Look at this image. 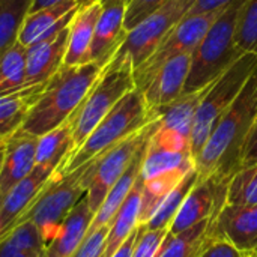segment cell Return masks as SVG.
<instances>
[{
	"instance_id": "obj_1",
	"label": "cell",
	"mask_w": 257,
	"mask_h": 257,
	"mask_svg": "<svg viewBox=\"0 0 257 257\" xmlns=\"http://www.w3.org/2000/svg\"><path fill=\"white\" fill-rule=\"evenodd\" d=\"M256 89L257 69L196 157L199 179L232 178L241 169V154L257 114Z\"/></svg>"
},
{
	"instance_id": "obj_2",
	"label": "cell",
	"mask_w": 257,
	"mask_h": 257,
	"mask_svg": "<svg viewBox=\"0 0 257 257\" xmlns=\"http://www.w3.org/2000/svg\"><path fill=\"white\" fill-rule=\"evenodd\" d=\"M105 66L89 62L75 66H62L47 83L32 107L23 130L41 137L66 122L84 101Z\"/></svg>"
},
{
	"instance_id": "obj_3",
	"label": "cell",
	"mask_w": 257,
	"mask_h": 257,
	"mask_svg": "<svg viewBox=\"0 0 257 257\" xmlns=\"http://www.w3.org/2000/svg\"><path fill=\"white\" fill-rule=\"evenodd\" d=\"M157 119L158 116L149 110L143 93L139 89L131 90L110 110V113L89 134L84 143L69 155L56 172L60 176H66L87 166L113 146L142 131Z\"/></svg>"
},
{
	"instance_id": "obj_4",
	"label": "cell",
	"mask_w": 257,
	"mask_h": 257,
	"mask_svg": "<svg viewBox=\"0 0 257 257\" xmlns=\"http://www.w3.org/2000/svg\"><path fill=\"white\" fill-rule=\"evenodd\" d=\"M244 2L245 0H233L227 5L193 51L191 69L184 93L200 90L212 84L242 56L235 42V30Z\"/></svg>"
},
{
	"instance_id": "obj_5",
	"label": "cell",
	"mask_w": 257,
	"mask_h": 257,
	"mask_svg": "<svg viewBox=\"0 0 257 257\" xmlns=\"http://www.w3.org/2000/svg\"><path fill=\"white\" fill-rule=\"evenodd\" d=\"M134 89L133 65L126 60H110L84 101L69 117L74 148L72 154L84 143L89 134L110 113V110Z\"/></svg>"
},
{
	"instance_id": "obj_6",
	"label": "cell",
	"mask_w": 257,
	"mask_h": 257,
	"mask_svg": "<svg viewBox=\"0 0 257 257\" xmlns=\"http://www.w3.org/2000/svg\"><path fill=\"white\" fill-rule=\"evenodd\" d=\"M256 69L257 56L245 53L211 84L209 90L206 92L197 108L193 123L190 148L194 160L208 137L211 136L212 130L218 123V120L233 105V102L241 95L242 89L245 87L247 81Z\"/></svg>"
},
{
	"instance_id": "obj_7",
	"label": "cell",
	"mask_w": 257,
	"mask_h": 257,
	"mask_svg": "<svg viewBox=\"0 0 257 257\" xmlns=\"http://www.w3.org/2000/svg\"><path fill=\"white\" fill-rule=\"evenodd\" d=\"M84 194L86 190L81 185V169L66 176H60L54 172L47 187L38 196L30 209L21 217L17 226L27 221L33 223L45 247H48L59 235L68 215Z\"/></svg>"
},
{
	"instance_id": "obj_8",
	"label": "cell",
	"mask_w": 257,
	"mask_h": 257,
	"mask_svg": "<svg viewBox=\"0 0 257 257\" xmlns=\"http://www.w3.org/2000/svg\"><path fill=\"white\" fill-rule=\"evenodd\" d=\"M158 119L154 120L142 131L122 140L110 151L81 167V185L86 190L89 206L93 214L99 209L108 191L126 172L137 154L148 145L158 126Z\"/></svg>"
},
{
	"instance_id": "obj_9",
	"label": "cell",
	"mask_w": 257,
	"mask_h": 257,
	"mask_svg": "<svg viewBox=\"0 0 257 257\" xmlns=\"http://www.w3.org/2000/svg\"><path fill=\"white\" fill-rule=\"evenodd\" d=\"M223 9L205 14H187L184 18H181L166 33L155 53L145 63L134 69L136 89L143 90L160 66L169 59L182 53H193Z\"/></svg>"
},
{
	"instance_id": "obj_10",
	"label": "cell",
	"mask_w": 257,
	"mask_h": 257,
	"mask_svg": "<svg viewBox=\"0 0 257 257\" xmlns=\"http://www.w3.org/2000/svg\"><path fill=\"white\" fill-rule=\"evenodd\" d=\"M187 12L188 9L179 0H172L131 29L111 60H126L134 69L139 68L155 53L166 33L184 18Z\"/></svg>"
},
{
	"instance_id": "obj_11",
	"label": "cell",
	"mask_w": 257,
	"mask_h": 257,
	"mask_svg": "<svg viewBox=\"0 0 257 257\" xmlns=\"http://www.w3.org/2000/svg\"><path fill=\"white\" fill-rule=\"evenodd\" d=\"M230 178L211 176L199 179L191 191L187 194L178 214L175 215L169 233L178 235L200 221L212 217L220 208L226 205V191Z\"/></svg>"
},
{
	"instance_id": "obj_12",
	"label": "cell",
	"mask_w": 257,
	"mask_h": 257,
	"mask_svg": "<svg viewBox=\"0 0 257 257\" xmlns=\"http://www.w3.org/2000/svg\"><path fill=\"white\" fill-rule=\"evenodd\" d=\"M101 14L95 27L93 39L87 54V63L96 62L105 66L117 53L126 38L125 12L126 0H99Z\"/></svg>"
},
{
	"instance_id": "obj_13",
	"label": "cell",
	"mask_w": 257,
	"mask_h": 257,
	"mask_svg": "<svg viewBox=\"0 0 257 257\" xmlns=\"http://www.w3.org/2000/svg\"><path fill=\"white\" fill-rule=\"evenodd\" d=\"M191 57L193 53H182L169 59L154 74L146 87L140 90L151 111L157 114L160 108L172 104L184 93L191 69Z\"/></svg>"
},
{
	"instance_id": "obj_14",
	"label": "cell",
	"mask_w": 257,
	"mask_h": 257,
	"mask_svg": "<svg viewBox=\"0 0 257 257\" xmlns=\"http://www.w3.org/2000/svg\"><path fill=\"white\" fill-rule=\"evenodd\" d=\"M54 172L56 170L35 166L27 178L0 197V241L14 230L21 217L30 209Z\"/></svg>"
},
{
	"instance_id": "obj_15",
	"label": "cell",
	"mask_w": 257,
	"mask_h": 257,
	"mask_svg": "<svg viewBox=\"0 0 257 257\" xmlns=\"http://www.w3.org/2000/svg\"><path fill=\"white\" fill-rule=\"evenodd\" d=\"M68 38L69 26L26 47V87L48 81L63 66Z\"/></svg>"
},
{
	"instance_id": "obj_16",
	"label": "cell",
	"mask_w": 257,
	"mask_h": 257,
	"mask_svg": "<svg viewBox=\"0 0 257 257\" xmlns=\"http://www.w3.org/2000/svg\"><path fill=\"white\" fill-rule=\"evenodd\" d=\"M214 236L238 250L257 256V206L224 205L214 226Z\"/></svg>"
},
{
	"instance_id": "obj_17",
	"label": "cell",
	"mask_w": 257,
	"mask_h": 257,
	"mask_svg": "<svg viewBox=\"0 0 257 257\" xmlns=\"http://www.w3.org/2000/svg\"><path fill=\"white\" fill-rule=\"evenodd\" d=\"M38 140L39 137L20 128L5 142L0 169V197L33 172Z\"/></svg>"
},
{
	"instance_id": "obj_18",
	"label": "cell",
	"mask_w": 257,
	"mask_h": 257,
	"mask_svg": "<svg viewBox=\"0 0 257 257\" xmlns=\"http://www.w3.org/2000/svg\"><path fill=\"white\" fill-rule=\"evenodd\" d=\"M78 8V0H65L51 8L29 12L20 29L18 42L24 47H30L32 44L65 29L71 24Z\"/></svg>"
},
{
	"instance_id": "obj_19",
	"label": "cell",
	"mask_w": 257,
	"mask_h": 257,
	"mask_svg": "<svg viewBox=\"0 0 257 257\" xmlns=\"http://www.w3.org/2000/svg\"><path fill=\"white\" fill-rule=\"evenodd\" d=\"M102 6L99 0H95L86 6L78 8L77 14L74 15L69 24L68 48L63 60L65 66L87 63V54L90 50V44L93 39V33Z\"/></svg>"
},
{
	"instance_id": "obj_20",
	"label": "cell",
	"mask_w": 257,
	"mask_h": 257,
	"mask_svg": "<svg viewBox=\"0 0 257 257\" xmlns=\"http://www.w3.org/2000/svg\"><path fill=\"white\" fill-rule=\"evenodd\" d=\"M93 211L89 206L87 194H84L68 215L62 230L47 247L44 257H71L84 241L93 220Z\"/></svg>"
},
{
	"instance_id": "obj_21",
	"label": "cell",
	"mask_w": 257,
	"mask_h": 257,
	"mask_svg": "<svg viewBox=\"0 0 257 257\" xmlns=\"http://www.w3.org/2000/svg\"><path fill=\"white\" fill-rule=\"evenodd\" d=\"M45 83L27 86L11 93H0V143L6 142L23 126L32 107L39 99Z\"/></svg>"
},
{
	"instance_id": "obj_22",
	"label": "cell",
	"mask_w": 257,
	"mask_h": 257,
	"mask_svg": "<svg viewBox=\"0 0 257 257\" xmlns=\"http://www.w3.org/2000/svg\"><path fill=\"white\" fill-rule=\"evenodd\" d=\"M142 193L143 182L139 176L134 188L128 194L126 200L114 215L111 224L108 226V235L105 241V250L102 257H111L114 251L125 242V239L140 226L142 214Z\"/></svg>"
},
{
	"instance_id": "obj_23",
	"label": "cell",
	"mask_w": 257,
	"mask_h": 257,
	"mask_svg": "<svg viewBox=\"0 0 257 257\" xmlns=\"http://www.w3.org/2000/svg\"><path fill=\"white\" fill-rule=\"evenodd\" d=\"M220 209L212 217L178 235L167 233L157 257H199L214 236L215 218Z\"/></svg>"
},
{
	"instance_id": "obj_24",
	"label": "cell",
	"mask_w": 257,
	"mask_h": 257,
	"mask_svg": "<svg viewBox=\"0 0 257 257\" xmlns=\"http://www.w3.org/2000/svg\"><path fill=\"white\" fill-rule=\"evenodd\" d=\"M209 87H211V84L200 90L182 93L172 104L160 108L157 111L158 119H160V128L176 133L190 140L197 108H199L202 99L205 98L206 92L209 90Z\"/></svg>"
},
{
	"instance_id": "obj_25",
	"label": "cell",
	"mask_w": 257,
	"mask_h": 257,
	"mask_svg": "<svg viewBox=\"0 0 257 257\" xmlns=\"http://www.w3.org/2000/svg\"><path fill=\"white\" fill-rule=\"evenodd\" d=\"M151 140V139H149ZM149 143V142H148ZM148 145L137 154V157L133 160L131 166L126 169V172L120 176V179L114 184V187L108 191V194L105 196L104 202L101 203L99 209L95 212L92 224L89 227V232L96 230L99 227H105L110 226L114 215L117 214V211L120 209V206L123 205V202L126 200L128 194L131 193V190L134 188L139 176H140V169H142V161H143V155L146 152Z\"/></svg>"
},
{
	"instance_id": "obj_26",
	"label": "cell",
	"mask_w": 257,
	"mask_h": 257,
	"mask_svg": "<svg viewBox=\"0 0 257 257\" xmlns=\"http://www.w3.org/2000/svg\"><path fill=\"white\" fill-rule=\"evenodd\" d=\"M158 128V126H157ZM194 158L191 151H175L170 148H164L161 145L149 140L146 152L143 155L140 178L142 181L152 179L155 176H161L166 173H172L176 170L194 169Z\"/></svg>"
},
{
	"instance_id": "obj_27",
	"label": "cell",
	"mask_w": 257,
	"mask_h": 257,
	"mask_svg": "<svg viewBox=\"0 0 257 257\" xmlns=\"http://www.w3.org/2000/svg\"><path fill=\"white\" fill-rule=\"evenodd\" d=\"M72 133L69 119L38 140L35 166L57 170V167L72 154Z\"/></svg>"
},
{
	"instance_id": "obj_28",
	"label": "cell",
	"mask_w": 257,
	"mask_h": 257,
	"mask_svg": "<svg viewBox=\"0 0 257 257\" xmlns=\"http://www.w3.org/2000/svg\"><path fill=\"white\" fill-rule=\"evenodd\" d=\"M199 181V173L194 169L193 172H190L187 175V178L176 185L155 208V211L152 212V215L149 217V220L145 223V226L148 229H169L175 215L178 214L181 205L184 203L187 194L191 191V188L196 185V182Z\"/></svg>"
},
{
	"instance_id": "obj_29",
	"label": "cell",
	"mask_w": 257,
	"mask_h": 257,
	"mask_svg": "<svg viewBox=\"0 0 257 257\" xmlns=\"http://www.w3.org/2000/svg\"><path fill=\"white\" fill-rule=\"evenodd\" d=\"M32 0H0V60L18 42Z\"/></svg>"
},
{
	"instance_id": "obj_30",
	"label": "cell",
	"mask_w": 257,
	"mask_h": 257,
	"mask_svg": "<svg viewBox=\"0 0 257 257\" xmlns=\"http://www.w3.org/2000/svg\"><path fill=\"white\" fill-rule=\"evenodd\" d=\"M26 83V47L17 42L0 60V93L17 92Z\"/></svg>"
},
{
	"instance_id": "obj_31",
	"label": "cell",
	"mask_w": 257,
	"mask_h": 257,
	"mask_svg": "<svg viewBox=\"0 0 257 257\" xmlns=\"http://www.w3.org/2000/svg\"><path fill=\"white\" fill-rule=\"evenodd\" d=\"M226 203L233 206H257V163L238 170L230 178Z\"/></svg>"
},
{
	"instance_id": "obj_32",
	"label": "cell",
	"mask_w": 257,
	"mask_h": 257,
	"mask_svg": "<svg viewBox=\"0 0 257 257\" xmlns=\"http://www.w3.org/2000/svg\"><path fill=\"white\" fill-rule=\"evenodd\" d=\"M235 42L238 50L257 56V0H245L236 23Z\"/></svg>"
},
{
	"instance_id": "obj_33",
	"label": "cell",
	"mask_w": 257,
	"mask_h": 257,
	"mask_svg": "<svg viewBox=\"0 0 257 257\" xmlns=\"http://www.w3.org/2000/svg\"><path fill=\"white\" fill-rule=\"evenodd\" d=\"M2 241L9 242L15 248L35 254V256L44 257L45 256V244L33 223H21L18 224L11 233H8Z\"/></svg>"
},
{
	"instance_id": "obj_34",
	"label": "cell",
	"mask_w": 257,
	"mask_h": 257,
	"mask_svg": "<svg viewBox=\"0 0 257 257\" xmlns=\"http://www.w3.org/2000/svg\"><path fill=\"white\" fill-rule=\"evenodd\" d=\"M167 233L169 229H148L145 224H140L133 257H157Z\"/></svg>"
},
{
	"instance_id": "obj_35",
	"label": "cell",
	"mask_w": 257,
	"mask_h": 257,
	"mask_svg": "<svg viewBox=\"0 0 257 257\" xmlns=\"http://www.w3.org/2000/svg\"><path fill=\"white\" fill-rule=\"evenodd\" d=\"M172 0H131L126 5L125 12V29L130 32L137 24H140L143 20L160 11L163 6L170 3Z\"/></svg>"
},
{
	"instance_id": "obj_36",
	"label": "cell",
	"mask_w": 257,
	"mask_h": 257,
	"mask_svg": "<svg viewBox=\"0 0 257 257\" xmlns=\"http://www.w3.org/2000/svg\"><path fill=\"white\" fill-rule=\"evenodd\" d=\"M107 235H108V226L87 232L84 241L71 257H102L105 250Z\"/></svg>"
},
{
	"instance_id": "obj_37",
	"label": "cell",
	"mask_w": 257,
	"mask_h": 257,
	"mask_svg": "<svg viewBox=\"0 0 257 257\" xmlns=\"http://www.w3.org/2000/svg\"><path fill=\"white\" fill-rule=\"evenodd\" d=\"M199 257H253V254L244 253L238 250L235 245H232L230 242L212 236V239L205 247V250L199 254Z\"/></svg>"
},
{
	"instance_id": "obj_38",
	"label": "cell",
	"mask_w": 257,
	"mask_h": 257,
	"mask_svg": "<svg viewBox=\"0 0 257 257\" xmlns=\"http://www.w3.org/2000/svg\"><path fill=\"white\" fill-rule=\"evenodd\" d=\"M257 163V114L254 117V122L251 125V130L247 136V140H245V145H244V149H242V154H241V169L247 167V166H251V164H256ZM239 169V170H241Z\"/></svg>"
},
{
	"instance_id": "obj_39",
	"label": "cell",
	"mask_w": 257,
	"mask_h": 257,
	"mask_svg": "<svg viewBox=\"0 0 257 257\" xmlns=\"http://www.w3.org/2000/svg\"><path fill=\"white\" fill-rule=\"evenodd\" d=\"M233 0H196L188 11V14H205V12H212L226 8L230 5Z\"/></svg>"
},
{
	"instance_id": "obj_40",
	"label": "cell",
	"mask_w": 257,
	"mask_h": 257,
	"mask_svg": "<svg viewBox=\"0 0 257 257\" xmlns=\"http://www.w3.org/2000/svg\"><path fill=\"white\" fill-rule=\"evenodd\" d=\"M139 232H140V226L125 239V242L114 251V254L111 257H133L134 248H136V242H137V238H139Z\"/></svg>"
},
{
	"instance_id": "obj_41",
	"label": "cell",
	"mask_w": 257,
	"mask_h": 257,
	"mask_svg": "<svg viewBox=\"0 0 257 257\" xmlns=\"http://www.w3.org/2000/svg\"><path fill=\"white\" fill-rule=\"evenodd\" d=\"M0 257H39L26 251H21L6 241H0Z\"/></svg>"
},
{
	"instance_id": "obj_42",
	"label": "cell",
	"mask_w": 257,
	"mask_h": 257,
	"mask_svg": "<svg viewBox=\"0 0 257 257\" xmlns=\"http://www.w3.org/2000/svg\"><path fill=\"white\" fill-rule=\"evenodd\" d=\"M60 2H65V0H32L29 12H36V11L45 9V8H51L54 5H59Z\"/></svg>"
},
{
	"instance_id": "obj_43",
	"label": "cell",
	"mask_w": 257,
	"mask_h": 257,
	"mask_svg": "<svg viewBox=\"0 0 257 257\" xmlns=\"http://www.w3.org/2000/svg\"><path fill=\"white\" fill-rule=\"evenodd\" d=\"M179 2H181V3L188 9V11H190V9H191V6H193V3H194L196 0H179ZM187 14H188V12H187Z\"/></svg>"
},
{
	"instance_id": "obj_44",
	"label": "cell",
	"mask_w": 257,
	"mask_h": 257,
	"mask_svg": "<svg viewBox=\"0 0 257 257\" xmlns=\"http://www.w3.org/2000/svg\"><path fill=\"white\" fill-rule=\"evenodd\" d=\"M3 154H5V142L0 143V169H2V163H3Z\"/></svg>"
},
{
	"instance_id": "obj_45",
	"label": "cell",
	"mask_w": 257,
	"mask_h": 257,
	"mask_svg": "<svg viewBox=\"0 0 257 257\" xmlns=\"http://www.w3.org/2000/svg\"><path fill=\"white\" fill-rule=\"evenodd\" d=\"M92 2H95V0H78V6L81 8V6H86V5H89Z\"/></svg>"
},
{
	"instance_id": "obj_46",
	"label": "cell",
	"mask_w": 257,
	"mask_h": 257,
	"mask_svg": "<svg viewBox=\"0 0 257 257\" xmlns=\"http://www.w3.org/2000/svg\"><path fill=\"white\" fill-rule=\"evenodd\" d=\"M126 2H128V3H130V2H131V0H126Z\"/></svg>"
},
{
	"instance_id": "obj_47",
	"label": "cell",
	"mask_w": 257,
	"mask_h": 257,
	"mask_svg": "<svg viewBox=\"0 0 257 257\" xmlns=\"http://www.w3.org/2000/svg\"><path fill=\"white\" fill-rule=\"evenodd\" d=\"M256 98H257V89H256Z\"/></svg>"
},
{
	"instance_id": "obj_48",
	"label": "cell",
	"mask_w": 257,
	"mask_h": 257,
	"mask_svg": "<svg viewBox=\"0 0 257 257\" xmlns=\"http://www.w3.org/2000/svg\"><path fill=\"white\" fill-rule=\"evenodd\" d=\"M253 257H257V256H254V254H253Z\"/></svg>"
}]
</instances>
